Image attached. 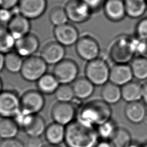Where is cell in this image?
<instances>
[{
  "mask_svg": "<svg viewBox=\"0 0 147 147\" xmlns=\"http://www.w3.org/2000/svg\"><path fill=\"white\" fill-rule=\"evenodd\" d=\"M99 138L94 127L76 119L65 126L64 141L67 147H95Z\"/></svg>",
  "mask_w": 147,
  "mask_h": 147,
  "instance_id": "obj_1",
  "label": "cell"
},
{
  "mask_svg": "<svg viewBox=\"0 0 147 147\" xmlns=\"http://www.w3.org/2000/svg\"><path fill=\"white\" fill-rule=\"evenodd\" d=\"M110 105L102 99L91 100L83 105L76 113V120L91 126H99L111 119Z\"/></svg>",
  "mask_w": 147,
  "mask_h": 147,
  "instance_id": "obj_2",
  "label": "cell"
},
{
  "mask_svg": "<svg viewBox=\"0 0 147 147\" xmlns=\"http://www.w3.org/2000/svg\"><path fill=\"white\" fill-rule=\"evenodd\" d=\"M110 68L102 58L88 61L85 67V76L94 86H103L109 80Z\"/></svg>",
  "mask_w": 147,
  "mask_h": 147,
  "instance_id": "obj_3",
  "label": "cell"
},
{
  "mask_svg": "<svg viewBox=\"0 0 147 147\" xmlns=\"http://www.w3.org/2000/svg\"><path fill=\"white\" fill-rule=\"evenodd\" d=\"M48 64L40 56L33 55L25 58L20 74L22 78L28 82H37L47 73Z\"/></svg>",
  "mask_w": 147,
  "mask_h": 147,
  "instance_id": "obj_4",
  "label": "cell"
},
{
  "mask_svg": "<svg viewBox=\"0 0 147 147\" xmlns=\"http://www.w3.org/2000/svg\"><path fill=\"white\" fill-rule=\"evenodd\" d=\"M79 67L76 63L70 59H64L55 64L52 74L60 84H70L78 77Z\"/></svg>",
  "mask_w": 147,
  "mask_h": 147,
  "instance_id": "obj_5",
  "label": "cell"
},
{
  "mask_svg": "<svg viewBox=\"0 0 147 147\" xmlns=\"http://www.w3.org/2000/svg\"><path fill=\"white\" fill-rule=\"evenodd\" d=\"M21 110L20 96L13 90L0 93V117L13 118Z\"/></svg>",
  "mask_w": 147,
  "mask_h": 147,
  "instance_id": "obj_6",
  "label": "cell"
},
{
  "mask_svg": "<svg viewBox=\"0 0 147 147\" xmlns=\"http://www.w3.org/2000/svg\"><path fill=\"white\" fill-rule=\"evenodd\" d=\"M111 59L115 64H127L135 55L131 45V38L121 37L113 42L110 48Z\"/></svg>",
  "mask_w": 147,
  "mask_h": 147,
  "instance_id": "obj_7",
  "label": "cell"
},
{
  "mask_svg": "<svg viewBox=\"0 0 147 147\" xmlns=\"http://www.w3.org/2000/svg\"><path fill=\"white\" fill-rule=\"evenodd\" d=\"M75 51L80 58L87 62L98 58L100 53L98 41L88 35L79 37L75 44Z\"/></svg>",
  "mask_w": 147,
  "mask_h": 147,
  "instance_id": "obj_8",
  "label": "cell"
},
{
  "mask_svg": "<svg viewBox=\"0 0 147 147\" xmlns=\"http://www.w3.org/2000/svg\"><path fill=\"white\" fill-rule=\"evenodd\" d=\"M64 8L68 20L75 24L86 22L93 12L82 0H68Z\"/></svg>",
  "mask_w": 147,
  "mask_h": 147,
  "instance_id": "obj_9",
  "label": "cell"
},
{
  "mask_svg": "<svg viewBox=\"0 0 147 147\" xmlns=\"http://www.w3.org/2000/svg\"><path fill=\"white\" fill-rule=\"evenodd\" d=\"M21 110L31 114H38L44 107V95L38 90H30L20 96Z\"/></svg>",
  "mask_w": 147,
  "mask_h": 147,
  "instance_id": "obj_10",
  "label": "cell"
},
{
  "mask_svg": "<svg viewBox=\"0 0 147 147\" xmlns=\"http://www.w3.org/2000/svg\"><path fill=\"white\" fill-rule=\"evenodd\" d=\"M76 110L71 102H57L51 109V117L54 122L64 126L76 119Z\"/></svg>",
  "mask_w": 147,
  "mask_h": 147,
  "instance_id": "obj_11",
  "label": "cell"
},
{
  "mask_svg": "<svg viewBox=\"0 0 147 147\" xmlns=\"http://www.w3.org/2000/svg\"><path fill=\"white\" fill-rule=\"evenodd\" d=\"M47 7V0H19L18 12L29 20L42 16Z\"/></svg>",
  "mask_w": 147,
  "mask_h": 147,
  "instance_id": "obj_12",
  "label": "cell"
},
{
  "mask_svg": "<svg viewBox=\"0 0 147 147\" xmlns=\"http://www.w3.org/2000/svg\"><path fill=\"white\" fill-rule=\"evenodd\" d=\"M53 36L56 41L64 47L75 44L80 37L77 28L68 22L55 26Z\"/></svg>",
  "mask_w": 147,
  "mask_h": 147,
  "instance_id": "obj_13",
  "label": "cell"
},
{
  "mask_svg": "<svg viewBox=\"0 0 147 147\" xmlns=\"http://www.w3.org/2000/svg\"><path fill=\"white\" fill-rule=\"evenodd\" d=\"M39 47L40 40L38 37L29 33L16 40L14 50L25 59L34 55Z\"/></svg>",
  "mask_w": 147,
  "mask_h": 147,
  "instance_id": "obj_14",
  "label": "cell"
},
{
  "mask_svg": "<svg viewBox=\"0 0 147 147\" xmlns=\"http://www.w3.org/2000/svg\"><path fill=\"white\" fill-rule=\"evenodd\" d=\"M64 46L55 41L45 44L42 48L40 56L48 65H55L63 60L65 55Z\"/></svg>",
  "mask_w": 147,
  "mask_h": 147,
  "instance_id": "obj_15",
  "label": "cell"
},
{
  "mask_svg": "<svg viewBox=\"0 0 147 147\" xmlns=\"http://www.w3.org/2000/svg\"><path fill=\"white\" fill-rule=\"evenodd\" d=\"M6 26L16 40L30 33L31 24L28 18L17 12L14 14Z\"/></svg>",
  "mask_w": 147,
  "mask_h": 147,
  "instance_id": "obj_16",
  "label": "cell"
},
{
  "mask_svg": "<svg viewBox=\"0 0 147 147\" xmlns=\"http://www.w3.org/2000/svg\"><path fill=\"white\" fill-rule=\"evenodd\" d=\"M133 74L130 65L127 64H115L110 68L109 81L122 87L132 80Z\"/></svg>",
  "mask_w": 147,
  "mask_h": 147,
  "instance_id": "obj_17",
  "label": "cell"
},
{
  "mask_svg": "<svg viewBox=\"0 0 147 147\" xmlns=\"http://www.w3.org/2000/svg\"><path fill=\"white\" fill-rule=\"evenodd\" d=\"M103 6L105 16L111 21L119 22L126 16L123 0H106Z\"/></svg>",
  "mask_w": 147,
  "mask_h": 147,
  "instance_id": "obj_18",
  "label": "cell"
},
{
  "mask_svg": "<svg viewBox=\"0 0 147 147\" xmlns=\"http://www.w3.org/2000/svg\"><path fill=\"white\" fill-rule=\"evenodd\" d=\"M124 113L126 119L134 124L142 122L147 114L145 106L139 101L127 103L125 107Z\"/></svg>",
  "mask_w": 147,
  "mask_h": 147,
  "instance_id": "obj_19",
  "label": "cell"
},
{
  "mask_svg": "<svg viewBox=\"0 0 147 147\" xmlns=\"http://www.w3.org/2000/svg\"><path fill=\"white\" fill-rule=\"evenodd\" d=\"M75 98L84 100L90 98L94 93L95 86L85 76L78 78L72 86Z\"/></svg>",
  "mask_w": 147,
  "mask_h": 147,
  "instance_id": "obj_20",
  "label": "cell"
},
{
  "mask_svg": "<svg viewBox=\"0 0 147 147\" xmlns=\"http://www.w3.org/2000/svg\"><path fill=\"white\" fill-rule=\"evenodd\" d=\"M122 99L127 103L139 101L142 99V85L137 81H131L121 87Z\"/></svg>",
  "mask_w": 147,
  "mask_h": 147,
  "instance_id": "obj_21",
  "label": "cell"
},
{
  "mask_svg": "<svg viewBox=\"0 0 147 147\" xmlns=\"http://www.w3.org/2000/svg\"><path fill=\"white\" fill-rule=\"evenodd\" d=\"M65 126L53 122L47 126L44 136L49 144L59 145L64 141Z\"/></svg>",
  "mask_w": 147,
  "mask_h": 147,
  "instance_id": "obj_22",
  "label": "cell"
},
{
  "mask_svg": "<svg viewBox=\"0 0 147 147\" xmlns=\"http://www.w3.org/2000/svg\"><path fill=\"white\" fill-rule=\"evenodd\" d=\"M37 90L43 95L55 94L60 84L54 75L52 73H46L37 82Z\"/></svg>",
  "mask_w": 147,
  "mask_h": 147,
  "instance_id": "obj_23",
  "label": "cell"
},
{
  "mask_svg": "<svg viewBox=\"0 0 147 147\" xmlns=\"http://www.w3.org/2000/svg\"><path fill=\"white\" fill-rule=\"evenodd\" d=\"M100 94L102 99L109 105L115 104L122 99L121 88L110 82L102 86Z\"/></svg>",
  "mask_w": 147,
  "mask_h": 147,
  "instance_id": "obj_24",
  "label": "cell"
},
{
  "mask_svg": "<svg viewBox=\"0 0 147 147\" xmlns=\"http://www.w3.org/2000/svg\"><path fill=\"white\" fill-rule=\"evenodd\" d=\"M126 16L131 18L141 17L147 9L146 0H123Z\"/></svg>",
  "mask_w": 147,
  "mask_h": 147,
  "instance_id": "obj_25",
  "label": "cell"
},
{
  "mask_svg": "<svg viewBox=\"0 0 147 147\" xmlns=\"http://www.w3.org/2000/svg\"><path fill=\"white\" fill-rule=\"evenodd\" d=\"M20 130L13 118H1L0 119V138L2 140L16 138Z\"/></svg>",
  "mask_w": 147,
  "mask_h": 147,
  "instance_id": "obj_26",
  "label": "cell"
},
{
  "mask_svg": "<svg viewBox=\"0 0 147 147\" xmlns=\"http://www.w3.org/2000/svg\"><path fill=\"white\" fill-rule=\"evenodd\" d=\"M24 59L15 51H12L5 55L4 67L8 72L12 74L20 72Z\"/></svg>",
  "mask_w": 147,
  "mask_h": 147,
  "instance_id": "obj_27",
  "label": "cell"
},
{
  "mask_svg": "<svg viewBox=\"0 0 147 147\" xmlns=\"http://www.w3.org/2000/svg\"><path fill=\"white\" fill-rule=\"evenodd\" d=\"M130 66L133 78L140 81L147 79V59L141 56L134 57Z\"/></svg>",
  "mask_w": 147,
  "mask_h": 147,
  "instance_id": "obj_28",
  "label": "cell"
},
{
  "mask_svg": "<svg viewBox=\"0 0 147 147\" xmlns=\"http://www.w3.org/2000/svg\"><path fill=\"white\" fill-rule=\"evenodd\" d=\"M47 126L44 118L38 114H35L24 130L28 136L40 137L44 134Z\"/></svg>",
  "mask_w": 147,
  "mask_h": 147,
  "instance_id": "obj_29",
  "label": "cell"
},
{
  "mask_svg": "<svg viewBox=\"0 0 147 147\" xmlns=\"http://www.w3.org/2000/svg\"><path fill=\"white\" fill-rule=\"evenodd\" d=\"M16 40L7 26L0 25V52L5 55L14 49Z\"/></svg>",
  "mask_w": 147,
  "mask_h": 147,
  "instance_id": "obj_30",
  "label": "cell"
},
{
  "mask_svg": "<svg viewBox=\"0 0 147 147\" xmlns=\"http://www.w3.org/2000/svg\"><path fill=\"white\" fill-rule=\"evenodd\" d=\"M109 141L112 147H127L131 143V137L127 129L118 127L115 133Z\"/></svg>",
  "mask_w": 147,
  "mask_h": 147,
  "instance_id": "obj_31",
  "label": "cell"
},
{
  "mask_svg": "<svg viewBox=\"0 0 147 147\" xmlns=\"http://www.w3.org/2000/svg\"><path fill=\"white\" fill-rule=\"evenodd\" d=\"M117 129L115 122L110 119L98 126L96 131L99 138L105 141H110L115 133Z\"/></svg>",
  "mask_w": 147,
  "mask_h": 147,
  "instance_id": "obj_32",
  "label": "cell"
},
{
  "mask_svg": "<svg viewBox=\"0 0 147 147\" xmlns=\"http://www.w3.org/2000/svg\"><path fill=\"white\" fill-rule=\"evenodd\" d=\"M49 18L51 23L55 26L68 22V19L64 7H54L50 11Z\"/></svg>",
  "mask_w": 147,
  "mask_h": 147,
  "instance_id": "obj_33",
  "label": "cell"
},
{
  "mask_svg": "<svg viewBox=\"0 0 147 147\" xmlns=\"http://www.w3.org/2000/svg\"><path fill=\"white\" fill-rule=\"evenodd\" d=\"M55 95L57 100L61 102H71L75 98L72 87L70 84H60Z\"/></svg>",
  "mask_w": 147,
  "mask_h": 147,
  "instance_id": "obj_34",
  "label": "cell"
},
{
  "mask_svg": "<svg viewBox=\"0 0 147 147\" xmlns=\"http://www.w3.org/2000/svg\"><path fill=\"white\" fill-rule=\"evenodd\" d=\"M131 45L135 55L147 59V41L133 37L131 38Z\"/></svg>",
  "mask_w": 147,
  "mask_h": 147,
  "instance_id": "obj_35",
  "label": "cell"
},
{
  "mask_svg": "<svg viewBox=\"0 0 147 147\" xmlns=\"http://www.w3.org/2000/svg\"><path fill=\"white\" fill-rule=\"evenodd\" d=\"M34 115L28 113L22 110H20L19 113L13 118L20 128L24 129L30 123Z\"/></svg>",
  "mask_w": 147,
  "mask_h": 147,
  "instance_id": "obj_36",
  "label": "cell"
},
{
  "mask_svg": "<svg viewBox=\"0 0 147 147\" xmlns=\"http://www.w3.org/2000/svg\"><path fill=\"white\" fill-rule=\"evenodd\" d=\"M136 34L138 38L147 41V17L138 21L136 27Z\"/></svg>",
  "mask_w": 147,
  "mask_h": 147,
  "instance_id": "obj_37",
  "label": "cell"
},
{
  "mask_svg": "<svg viewBox=\"0 0 147 147\" xmlns=\"http://www.w3.org/2000/svg\"><path fill=\"white\" fill-rule=\"evenodd\" d=\"M24 144L25 147H42L44 145L40 137L29 136Z\"/></svg>",
  "mask_w": 147,
  "mask_h": 147,
  "instance_id": "obj_38",
  "label": "cell"
},
{
  "mask_svg": "<svg viewBox=\"0 0 147 147\" xmlns=\"http://www.w3.org/2000/svg\"><path fill=\"white\" fill-rule=\"evenodd\" d=\"M0 147H25V146L20 140L13 138L2 140L0 142Z\"/></svg>",
  "mask_w": 147,
  "mask_h": 147,
  "instance_id": "obj_39",
  "label": "cell"
},
{
  "mask_svg": "<svg viewBox=\"0 0 147 147\" xmlns=\"http://www.w3.org/2000/svg\"><path fill=\"white\" fill-rule=\"evenodd\" d=\"M14 14L11 10L0 8V23L7 24L12 18Z\"/></svg>",
  "mask_w": 147,
  "mask_h": 147,
  "instance_id": "obj_40",
  "label": "cell"
},
{
  "mask_svg": "<svg viewBox=\"0 0 147 147\" xmlns=\"http://www.w3.org/2000/svg\"><path fill=\"white\" fill-rule=\"evenodd\" d=\"M94 11L98 10L104 3V0H82Z\"/></svg>",
  "mask_w": 147,
  "mask_h": 147,
  "instance_id": "obj_41",
  "label": "cell"
},
{
  "mask_svg": "<svg viewBox=\"0 0 147 147\" xmlns=\"http://www.w3.org/2000/svg\"><path fill=\"white\" fill-rule=\"evenodd\" d=\"M19 0H0V8L12 10L17 7Z\"/></svg>",
  "mask_w": 147,
  "mask_h": 147,
  "instance_id": "obj_42",
  "label": "cell"
},
{
  "mask_svg": "<svg viewBox=\"0 0 147 147\" xmlns=\"http://www.w3.org/2000/svg\"><path fill=\"white\" fill-rule=\"evenodd\" d=\"M142 99L145 105L147 106V82L142 85Z\"/></svg>",
  "mask_w": 147,
  "mask_h": 147,
  "instance_id": "obj_43",
  "label": "cell"
},
{
  "mask_svg": "<svg viewBox=\"0 0 147 147\" xmlns=\"http://www.w3.org/2000/svg\"><path fill=\"white\" fill-rule=\"evenodd\" d=\"M95 147H112L109 141L102 140L100 142H99Z\"/></svg>",
  "mask_w": 147,
  "mask_h": 147,
  "instance_id": "obj_44",
  "label": "cell"
},
{
  "mask_svg": "<svg viewBox=\"0 0 147 147\" xmlns=\"http://www.w3.org/2000/svg\"><path fill=\"white\" fill-rule=\"evenodd\" d=\"M4 59L5 55L0 52V72L5 68L4 67Z\"/></svg>",
  "mask_w": 147,
  "mask_h": 147,
  "instance_id": "obj_45",
  "label": "cell"
},
{
  "mask_svg": "<svg viewBox=\"0 0 147 147\" xmlns=\"http://www.w3.org/2000/svg\"><path fill=\"white\" fill-rule=\"evenodd\" d=\"M127 147H141L139 145L137 144H135V143H131L129 146H127Z\"/></svg>",
  "mask_w": 147,
  "mask_h": 147,
  "instance_id": "obj_46",
  "label": "cell"
},
{
  "mask_svg": "<svg viewBox=\"0 0 147 147\" xmlns=\"http://www.w3.org/2000/svg\"><path fill=\"white\" fill-rule=\"evenodd\" d=\"M42 147H60L59 145H52V144H48V145H43Z\"/></svg>",
  "mask_w": 147,
  "mask_h": 147,
  "instance_id": "obj_47",
  "label": "cell"
},
{
  "mask_svg": "<svg viewBox=\"0 0 147 147\" xmlns=\"http://www.w3.org/2000/svg\"><path fill=\"white\" fill-rule=\"evenodd\" d=\"M3 91V83L1 78H0V93Z\"/></svg>",
  "mask_w": 147,
  "mask_h": 147,
  "instance_id": "obj_48",
  "label": "cell"
},
{
  "mask_svg": "<svg viewBox=\"0 0 147 147\" xmlns=\"http://www.w3.org/2000/svg\"><path fill=\"white\" fill-rule=\"evenodd\" d=\"M142 122H143L145 125H147V114H146V116L145 117V118H144V120H143Z\"/></svg>",
  "mask_w": 147,
  "mask_h": 147,
  "instance_id": "obj_49",
  "label": "cell"
},
{
  "mask_svg": "<svg viewBox=\"0 0 147 147\" xmlns=\"http://www.w3.org/2000/svg\"><path fill=\"white\" fill-rule=\"evenodd\" d=\"M142 147H147V144H145L143 146H142Z\"/></svg>",
  "mask_w": 147,
  "mask_h": 147,
  "instance_id": "obj_50",
  "label": "cell"
},
{
  "mask_svg": "<svg viewBox=\"0 0 147 147\" xmlns=\"http://www.w3.org/2000/svg\"><path fill=\"white\" fill-rule=\"evenodd\" d=\"M146 3H147V0H146Z\"/></svg>",
  "mask_w": 147,
  "mask_h": 147,
  "instance_id": "obj_51",
  "label": "cell"
}]
</instances>
